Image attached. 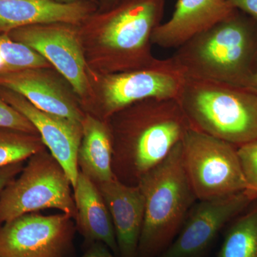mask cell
<instances>
[{"mask_svg": "<svg viewBox=\"0 0 257 257\" xmlns=\"http://www.w3.org/2000/svg\"><path fill=\"white\" fill-rule=\"evenodd\" d=\"M95 1L97 4L98 10H103L113 6L119 0H95Z\"/></svg>", "mask_w": 257, "mask_h": 257, "instance_id": "cell-27", "label": "cell"}, {"mask_svg": "<svg viewBox=\"0 0 257 257\" xmlns=\"http://www.w3.org/2000/svg\"><path fill=\"white\" fill-rule=\"evenodd\" d=\"M76 230L64 213L23 214L0 224V257H73Z\"/></svg>", "mask_w": 257, "mask_h": 257, "instance_id": "cell-10", "label": "cell"}, {"mask_svg": "<svg viewBox=\"0 0 257 257\" xmlns=\"http://www.w3.org/2000/svg\"><path fill=\"white\" fill-rule=\"evenodd\" d=\"M55 1L60 2V3H74V2L76 1H79V0H55ZM89 1L94 2V3H96L95 0H89Z\"/></svg>", "mask_w": 257, "mask_h": 257, "instance_id": "cell-29", "label": "cell"}, {"mask_svg": "<svg viewBox=\"0 0 257 257\" xmlns=\"http://www.w3.org/2000/svg\"><path fill=\"white\" fill-rule=\"evenodd\" d=\"M52 67L46 59L30 47L0 34V75L24 69Z\"/></svg>", "mask_w": 257, "mask_h": 257, "instance_id": "cell-21", "label": "cell"}, {"mask_svg": "<svg viewBox=\"0 0 257 257\" xmlns=\"http://www.w3.org/2000/svg\"><path fill=\"white\" fill-rule=\"evenodd\" d=\"M108 123L112 141L113 175L128 186H138L192 126L175 98L139 101L111 116Z\"/></svg>", "mask_w": 257, "mask_h": 257, "instance_id": "cell-2", "label": "cell"}, {"mask_svg": "<svg viewBox=\"0 0 257 257\" xmlns=\"http://www.w3.org/2000/svg\"><path fill=\"white\" fill-rule=\"evenodd\" d=\"M170 57L185 77L247 88L257 67V21L236 10Z\"/></svg>", "mask_w": 257, "mask_h": 257, "instance_id": "cell-3", "label": "cell"}, {"mask_svg": "<svg viewBox=\"0 0 257 257\" xmlns=\"http://www.w3.org/2000/svg\"><path fill=\"white\" fill-rule=\"evenodd\" d=\"M0 87L21 94L40 110L82 124L85 112L70 84L53 67L0 75Z\"/></svg>", "mask_w": 257, "mask_h": 257, "instance_id": "cell-12", "label": "cell"}, {"mask_svg": "<svg viewBox=\"0 0 257 257\" xmlns=\"http://www.w3.org/2000/svg\"><path fill=\"white\" fill-rule=\"evenodd\" d=\"M25 162H17L0 168V193L22 172Z\"/></svg>", "mask_w": 257, "mask_h": 257, "instance_id": "cell-24", "label": "cell"}, {"mask_svg": "<svg viewBox=\"0 0 257 257\" xmlns=\"http://www.w3.org/2000/svg\"><path fill=\"white\" fill-rule=\"evenodd\" d=\"M237 153L250 190L257 194V140L237 147Z\"/></svg>", "mask_w": 257, "mask_h": 257, "instance_id": "cell-22", "label": "cell"}, {"mask_svg": "<svg viewBox=\"0 0 257 257\" xmlns=\"http://www.w3.org/2000/svg\"><path fill=\"white\" fill-rule=\"evenodd\" d=\"M235 10L247 15L257 21V0H226Z\"/></svg>", "mask_w": 257, "mask_h": 257, "instance_id": "cell-26", "label": "cell"}, {"mask_svg": "<svg viewBox=\"0 0 257 257\" xmlns=\"http://www.w3.org/2000/svg\"><path fill=\"white\" fill-rule=\"evenodd\" d=\"M73 189L76 229L84 238V243L89 245L101 241L119 257L110 214L96 184L79 172Z\"/></svg>", "mask_w": 257, "mask_h": 257, "instance_id": "cell-17", "label": "cell"}, {"mask_svg": "<svg viewBox=\"0 0 257 257\" xmlns=\"http://www.w3.org/2000/svg\"><path fill=\"white\" fill-rule=\"evenodd\" d=\"M82 125V138L77 152L79 172L95 184L114 179L112 141L108 121L85 113Z\"/></svg>", "mask_w": 257, "mask_h": 257, "instance_id": "cell-18", "label": "cell"}, {"mask_svg": "<svg viewBox=\"0 0 257 257\" xmlns=\"http://www.w3.org/2000/svg\"><path fill=\"white\" fill-rule=\"evenodd\" d=\"M8 35L46 59L70 84L82 109L92 96L89 69L81 43L79 25L56 23L30 25Z\"/></svg>", "mask_w": 257, "mask_h": 257, "instance_id": "cell-9", "label": "cell"}, {"mask_svg": "<svg viewBox=\"0 0 257 257\" xmlns=\"http://www.w3.org/2000/svg\"><path fill=\"white\" fill-rule=\"evenodd\" d=\"M257 199L246 189L215 199L198 200L173 242L157 257H202L218 235Z\"/></svg>", "mask_w": 257, "mask_h": 257, "instance_id": "cell-11", "label": "cell"}, {"mask_svg": "<svg viewBox=\"0 0 257 257\" xmlns=\"http://www.w3.org/2000/svg\"><path fill=\"white\" fill-rule=\"evenodd\" d=\"M236 10L226 0H177L171 18L154 31L152 45L178 48L189 39L229 18Z\"/></svg>", "mask_w": 257, "mask_h": 257, "instance_id": "cell-14", "label": "cell"}, {"mask_svg": "<svg viewBox=\"0 0 257 257\" xmlns=\"http://www.w3.org/2000/svg\"><path fill=\"white\" fill-rule=\"evenodd\" d=\"M72 184L58 161L46 150L28 160L0 193V224L23 214L55 209L75 219Z\"/></svg>", "mask_w": 257, "mask_h": 257, "instance_id": "cell-7", "label": "cell"}, {"mask_svg": "<svg viewBox=\"0 0 257 257\" xmlns=\"http://www.w3.org/2000/svg\"><path fill=\"white\" fill-rule=\"evenodd\" d=\"M216 257H257V199L227 225Z\"/></svg>", "mask_w": 257, "mask_h": 257, "instance_id": "cell-19", "label": "cell"}, {"mask_svg": "<svg viewBox=\"0 0 257 257\" xmlns=\"http://www.w3.org/2000/svg\"><path fill=\"white\" fill-rule=\"evenodd\" d=\"M192 127L239 147L257 140V93L185 77L178 97Z\"/></svg>", "mask_w": 257, "mask_h": 257, "instance_id": "cell-5", "label": "cell"}, {"mask_svg": "<svg viewBox=\"0 0 257 257\" xmlns=\"http://www.w3.org/2000/svg\"><path fill=\"white\" fill-rule=\"evenodd\" d=\"M184 169L198 200L249 189L237 147L191 126L181 141Z\"/></svg>", "mask_w": 257, "mask_h": 257, "instance_id": "cell-8", "label": "cell"}, {"mask_svg": "<svg viewBox=\"0 0 257 257\" xmlns=\"http://www.w3.org/2000/svg\"><path fill=\"white\" fill-rule=\"evenodd\" d=\"M92 96L84 112L104 121L134 103L151 98L177 99L185 76L172 58L144 68L99 74L89 71Z\"/></svg>", "mask_w": 257, "mask_h": 257, "instance_id": "cell-6", "label": "cell"}, {"mask_svg": "<svg viewBox=\"0 0 257 257\" xmlns=\"http://www.w3.org/2000/svg\"><path fill=\"white\" fill-rule=\"evenodd\" d=\"M96 185L110 214L119 257H138L145 218V197L141 189L114 178Z\"/></svg>", "mask_w": 257, "mask_h": 257, "instance_id": "cell-15", "label": "cell"}, {"mask_svg": "<svg viewBox=\"0 0 257 257\" xmlns=\"http://www.w3.org/2000/svg\"><path fill=\"white\" fill-rule=\"evenodd\" d=\"M138 186L145 202L138 257H157L173 242L198 201L184 169L181 142Z\"/></svg>", "mask_w": 257, "mask_h": 257, "instance_id": "cell-4", "label": "cell"}, {"mask_svg": "<svg viewBox=\"0 0 257 257\" xmlns=\"http://www.w3.org/2000/svg\"><path fill=\"white\" fill-rule=\"evenodd\" d=\"M46 149L40 135L0 127V168L25 162Z\"/></svg>", "mask_w": 257, "mask_h": 257, "instance_id": "cell-20", "label": "cell"}, {"mask_svg": "<svg viewBox=\"0 0 257 257\" xmlns=\"http://www.w3.org/2000/svg\"><path fill=\"white\" fill-rule=\"evenodd\" d=\"M247 89L253 92L257 93V67L256 70L253 72L252 77L250 79L249 83H248Z\"/></svg>", "mask_w": 257, "mask_h": 257, "instance_id": "cell-28", "label": "cell"}, {"mask_svg": "<svg viewBox=\"0 0 257 257\" xmlns=\"http://www.w3.org/2000/svg\"><path fill=\"white\" fill-rule=\"evenodd\" d=\"M98 10L89 0H0V34L30 25L56 23L79 25Z\"/></svg>", "mask_w": 257, "mask_h": 257, "instance_id": "cell-16", "label": "cell"}, {"mask_svg": "<svg viewBox=\"0 0 257 257\" xmlns=\"http://www.w3.org/2000/svg\"><path fill=\"white\" fill-rule=\"evenodd\" d=\"M80 257H118L111 251L105 243L95 241L87 245L86 251Z\"/></svg>", "mask_w": 257, "mask_h": 257, "instance_id": "cell-25", "label": "cell"}, {"mask_svg": "<svg viewBox=\"0 0 257 257\" xmlns=\"http://www.w3.org/2000/svg\"><path fill=\"white\" fill-rule=\"evenodd\" d=\"M0 127L11 128L32 135H39L36 128L21 113L0 97Z\"/></svg>", "mask_w": 257, "mask_h": 257, "instance_id": "cell-23", "label": "cell"}, {"mask_svg": "<svg viewBox=\"0 0 257 257\" xmlns=\"http://www.w3.org/2000/svg\"><path fill=\"white\" fill-rule=\"evenodd\" d=\"M165 3L119 0L84 20L79 25V35L89 71L118 73L156 63L152 37L162 23Z\"/></svg>", "mask_w": 257, "mask_h": 257, "instance_id": "cell-1", "label": "cell"}, {"mask_svg": "<svg viewBox=\"0 0 257 257\" xmlns=\"http://www.w3.org/2000/svg\"><path fill=\"white\" fill-rule=\"evenodd\" d=\"M0 97L36 128L45 147L65 171L74 188L79 173L77 152L82 138V124L40 110L21 94L6 88L0 87Z\"/></svg>", "mask_w": 257, "mask_h": 257, "instance_id": "cell-13", "label": "cell"}]
</instances>
